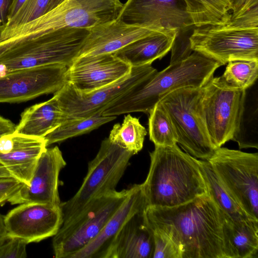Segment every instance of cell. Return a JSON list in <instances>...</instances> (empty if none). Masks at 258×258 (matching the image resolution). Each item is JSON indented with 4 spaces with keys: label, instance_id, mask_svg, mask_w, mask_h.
Returning a JSON list of instances; mask_svg holds the SVG:
<instances>
[{
    "label": "cell",
    "instance_id": "obj_21",
    "mask_svg": "<svg viewBox=\"0 0 258 258\" xmlns=\"http://www.w3.org/2000/svg\"><path fill=\"white\" fill-rule=\"evenodd\" d=\"M178 32L173 29L156 31L132 42L113 54L132 67L151 64L171 49Z\"/></svg>",
    "mask_w": 258,
    "mask_h": 258
},
{
    "label": "cell",
    "instance_id": "obj_11",
    "mask_svg": "<svg viewBox=\"0 0 258 258\" xmlns=\"http://www.w3.org/2000/svg\"><path fill=\"white\" fill-rule=\"evenodd\" d=\"M157 72L151 64L134 67L129 75L110 85L83 93L67 83L53 96L68 117L86 118L101 113L113 101Z\"/></svg>",
    "mask_w": 258,
    "mask_h": 258
},
{
    "label": "cell",
    "instance_id": "obj_38",
    "mask_svg": "<svg viewBox=\"0 0 258 258\" xmlns=\"http://www.w3.org/2000/svg\"><path fill=\"white\" fill-rule=\"evenodd\" d=\"M13 0H0V27L5 26L8 20L9 11Z\"/></svg>",
    "mask_w": 258,
    "mask_h": 258
},
{
    "label": "cell",
    "instance_id": "obj_42",
    "mask_svg": "<svg viewBox=\"0 0 258 258\" xmlns=\"http://www.w3.org/2000/svg\"><path fill=\"white\" fill-rule=\"evenodd\" d=\"M0 176H12L6 168L0 163Z\"/></svg>",
    "mask_w": 258,
    "mask_h": 258
},
{
    "label": "cell",
    "instance_id": "obj_39",
    "mask_svg": "<svg viewBox=\"0 0 258 258\" xmlns=\"http://www.w3.org/2000/svg\"><path fill=\"white\" fill-rule=\"evenodd\" d=\"M25 1V0H13L9 9L7 22L9 21L17 13Z\"/></svg>",
    "mask_w": 258,
    "mask_h": 258
},
{
    "label": "cell",
    "instance_id": "obj_15",
    "mask_svg": "<svg viewBox=\"0 0 258 258\" xmlns=\"http://www.w3.org/2000/svg\"><path fill=\"white\" fill-rule=\"evenodd\" d=\"M66 164L57 146L46 148L38 160L29 184H24L8 202L11 205L32 203L61 206L59 175Z\"/></svg>",
    "mask_w": 258,
    "mask_h": 258
},
{
    "label": "cell",
    "instance_id": "obj_24",
    "mask_svg": "<svg viewBox=\"0 0 258 258\" xmlns=\"http://www.w3.org/2000/svg\"><path fill=\"white\" fill-rule=\"evenodd\" d=\"M225 234L234 258L258 257V221H232L225 216Z\"/></svg>",
    "mask_w": 258,
    "mask_h": 258
},
{
    "label": "cell",
    "instance_id": "obj_27",
    "mask_svg": "<svg viewBox=\"0 0 258 258\" xmlns=\"http://www.w3.org/2000/svg\"><path fill=\"white\" fill-rule=\"evenodd\" d=\"M116 118V116L101 113L86 118H69L46 135L44 139L47 147L69 138L88 133Z\"/></svg>",
    "mask_w": 258,
    "mask_h": 258
},
{
    "label": "cell",
    "instance_id": "obj_31",
    "mask_svg": "<svg viewBox=\"0 0 258 258\" xmlns=\"http://www.w3.org/2000/svg\"><path fill=\"white\" fill-rule=\"evenodd\" d=\"M50 0H25L5 28H13L25 24L43 15L48 12Z\"/></svg>",
    "mask_w": 258,
    "mask_h": 258
},
{
    "label": "cell",
    "instance_id": "obj_4",
    "mask_svg": "<svg viewBox=\"0 0 258 258\" xmlns=\"http://www.w3.org/2000/svg\"><path fill=\"white\" fill-rule=\"evenodd\" d=\"M222 66L194 51L186 58L157 72L109 104L102 112L116 116L130 112L148 113L168 94L184 87H202Z\"/></svg>",
    "mask_w": 258,
    "mask_h": 258
},
{
    "label": "cell",
    "instance_id": "obj_16",
    "mask_svg": "<svg viewBox=\"0 0 258 258\" xmlns=\"http://www.w3.org/2000/svg\"><path fill=\"white\" fill-rule=\"evenodd\" d=\"M132 69L113 53L78 57L68 67L67 81L76 90L87 93L118 82Z\"/></svg>",
    "mask_w": 258,
    "mask_h": 258
},
{
    "label": "cell",
    "instance_id": "obj_40",
    "mask_svg": "<svg viewBox=\"0 0 258 258\" xmlns=\"http://www.w3.org/2000/svg\"><path fill=\"white\" fill-rule=\"evenodd\" d=\"M4 218V216L0 214V244L8 239Z\"/></svg>",
    "mask_w": 258,
    "mask_h": 258
},
{
    "label": "cell",
    "instance_id": "obj_12",
    "mask_svg": "<svg viewBox=\"0 0 258 258\" xmlns=\"http://www.w3.org/2000/svg\"><path fill=\"white\" fill-rule=\"evenodd\" d=\"M68 67L51 64L15 70L0 76V103H20L55 93L67 83Z\"/></svg>",
    "mask_w": 258,
    "mask_h": 258
},
{
    "label": "cell",
    "instance_id": "obj_33",
    "mask_svg": "<svg viewBox=\"0 0 258 258\" xmlns=\"http://www.w3.org/2000/svg\"><path fill=\"white\" fill-rule=\"evenodd\" d=\"M17 238H8L0 244V258H25L27 257L26 245Z\"/></svg>",
    "mask_w": 258,
    "mask_h": 258
},
{
    "label": "cell",
    "instance_id": "obj_9",
    "mask_svg": "<svg viewBox=\"0 0 258 258\" xmlns=\"http://www.w3.org/2000/svg\"><path fill=\"white\" fill-rule=\"evenodd\" d=\"M189 41L193 51L222 66L234 60H258V28H240L227 24L198 27Z\"/></svg>",
    "mask_w": 258,
    "mask_h": 258
},
{
    "label": "cell",
    "instance_id": "obj_41",
    "mask_svg": "<svg viewBox=\"0 0 258 258\" xmlns=\"http://www.w3.org/2000/svg\"><path fill=\"white\" fill-rule=\"evenodd\" d=\"M64 0H50L48 8V12L52 10L60 4H61Z\"/></svg>",
    "mask_w": 258,
    "mask_h": 258
},
{
    "label": "cell",
    "instance_id": "obj_6",
    "mask_svg": "<svg viewBox=\"0 0 258 258\" xmlns=\"http://www.w3.org/2000/svg\"><path fill=\"white\" fill-rule=\"evenodd\" d=\"M202 94V87L182 88L168 94L160 102L171 118L177 144L194 157L207 161L216 148L207 129Z\"/></svg>",
    "mask_w": 258,
    "mask_h": 258
},
{
    "label": "cell",
    "instance_id": "obj_26",
    "mask_svg": "<svg viewBox=\"0 0 258 258\" xmlns=\"http://www.w3.org/2000/svg\"><path fill=\"white\" fill-rule=\"evenodd\" d=\"M198 162L209 195L224 214L234 221L251 219L223 185L210 163L203 160Z\"/></svg>",
    "mask_w": 258,
    "mask_h": 258
},
{
    "label": "cell",
    "instance_id": "obj_36",
    "mask_svg": "<svg viewBox=\"0 0 258 258\" xmlns=\"http://www.w3.org/2000/svg\"><path fill=\"white\" fill-rule=\"evenodd\" d=\"M257 5H258V0H235L231 11L230 20L238 17Z\"/></svg>",
    "mask_w": 258,
    "mask_h": 258
},
{
    "label": "cell",
    "instance_id": "obj_8",
    "mask_svg": "<svg viewBox=\"0 0 258 258\" xmlns=\"http://www.w3.org/2000/svg\"><path fill=\"white\" fill-rule=\"evenodd\" d=\"M247 215L258 221V154L216 148L207 160Z\"/></svg>",
    "mask_w": 258,
    "mask_h": 258
},
{
    "label": "cell",
    "instance_id": "obj_14",
    "mask_svg": "<svg viewBox=\"0 0 258 258\" xmlns=\"http://www.w3.org/2000/svg\"><path fill=\"white\" fill-rule=\"evenodd\" d=\"M8 238H17L27 244L55 235L63 223L61 206L27 203L4 216Z\"/></svg>",
    "mask_w": 258,
    "mask_h": 258
},
{
    "label": "cell",
    "instance_id": "obj_30",
    "mask_svg": "<svg viewBox=\"0 0 258 258\" xmlns=\"http://www.w3.org/2000/svg\"><path fill=\"white\" fill-rule=\"evenodd\" d=\"M218 78L230 87L246 90L257 81L258 60L229 61L223 75Z\"/></svg>",
    "mask_w": 258,
    "mask_h": 258
},
{
    "label": "cell",
    "instance_id": "obj_3",
    "mask_svg": "<svg viewBox=\"0 0 258 258\" xmlns=\"http://www.w3.org/2000/svg\"><path fill=\"white\" fill-rule=\"evenodd\" d=\"M142 183L147 207H173L208 195L198 160L177 145L155 146Z\"/></svg>",
    "mask_w": 258,
    "mask_h": 258
},
{
    "label": "cell",
    "instance_id": "obj_13",
    "mask_svg": "<svg viewBox=\"0 0 258 258\" xmlns=\"http://www.w3.org/2000/svg\"><path fill=\"white\" fill-rule=\"evenodd\" d=\"M117 19L157 31H185L193 25L183 0H127Z\"/></svg>",
    "mask_w": 258,
    "mask_h": 258
},
{
    "label": "cell",
    "instance_id": "obj_29",
    "mask_svg": "<svg viewBox=\"0 0 258 258\" xmlns=\"http://www.w3.org/2000/svg\"><path fill=\"white\" fill-rule=\"evenodd\" d=\"M150 140L155 146H172L177 144L176 134L166 109L157 103L149 113Z\"/></svg>",
    "mask_w": 258,
    "mask_h": 258
},
{
    "label": "cell",
    "instance_id": "obj_23",
    "mask_svg": "<svg viewBox=\"0 0 258 258\" xmlns=\"http://www.w3.org/2000/svg\"><path fill=\"white\" fill-rule=\"evenodd\" d=\"M231 140L239 148H258L257 81L246 89L236 131Z\"/></svg>",
    "mask_w": 258,
    "mask_h": 258
},
{
    "label": "cell",
    "instance_id": "obj_22",
    "mask_svg": "<svg viewBox=\"0 0 258 258\" xmlns=\"http://www.w3.org/2000/svg\"><path fill=\"white\" fill-rule=\"evenodd\" d=\"M68 118L53 96L48 100L25 109L14 133L44 138Z\"/></svg>",
    "mask_w": 258,
    "mask_h": 258
},
{
    "label": "cell",
    "instance_id": "obj_28",
    "mask_svg": "<svg viewBox=\"0 0 258 258\" xmlns=\"http://www.w3.org/2000/svg\"><path fill=\"white\" fill-rule=\"evenodd\" d=\"M147 134L139 119L128 114L121 124L114 125L108 138L134 155L142 149Z\"/></svg>",
    "mask_w": 258,
    "mask_h": 258
},
{
    "label": "cell",
    "instance_id": "obj_25",
    "mask_svg": "<svg viewBox=\"0 0 258 258\" xmlns=\"http://www.w3.org/2000/svg\"><path fill=\"white\" fill-rule=\"evenodd\" d=\"M197 28L228 23L235 0H183Z\"/></svg>",
    "mask_w": 258,
    "mask_h": 258
},
{
    "label": "cell",
    "instance_id": "obj_20",
    "mask_svg": "<svg viewBox=\"0 0 258 258\" xmlns=\"http://www.w3.org/2000/svg\"><path fill=\"white\" fill-rule=\"evenodd\" d=\"M13 147L7 154H0V163L11 175L29 185L38 160L47 146L44 138L13 133Z\"/></svg>",
    "mask_w": 258,
    "mask_h": 258
},
{
    "label": "cell",
    "instance_id": "obj_10",
    "mask_svg": "<svg viewBox=\"0 0 258 258\" xmlns=\"http://www.w3.org/2000/svg\"><path fill=\"white\" fill-rule=\"evenodd\" d=\"M202 108L211 141L216 148L231 140L237 127L245 90L230 87L213 77L202 87Z\"/></svg>",
    "mask_w": 258,
    "mask_h": 258
},
{
    "label": "cell",
    "instance_id": "obj_5",
    "mask_svg": "<svg viewBox=\"0 0 258 258\" xmlns=\"http://www.w3.org/2000/svg\"><path fill=\"white\" fill-rule=\"evenodd\" d=\"M133 154L108 138L101 143L76 194L61 203L63 223L78 215L92 200L114 191Z\"/></svg>",
    "mask_w": 258,
    "mask_h": 258
},
{
    "label": "cell",
    "instance_id": "obj_17",
    "mask_svg": "<svg viewBox=\"0 0 258 258\" xmlns=\"http://www.w3.org/2000/svg\"><path fill=\"white\" fill-rule=\"evenodd\" d=\"M88 31L77 57L114 53L132 42L157 31L130 25L117 19Z\"/></svg>",
    "mask_w": 258,
    "mask_h": 258
},
{
    "label": "cell",
    "instance_id": "obj_35",
    "mask_svg": "<svg viewBox=\"0 0 258 258\" xmlns=\"http://www.w3.org/2000/svg\"><path fill=\"white\" fill-rule=\"evenodd\" d=\"M227 24L240 28H258V5L252 7L238 17L230 20Z\"/></svg>",
    "mask_w": 258,
    "mask_h": 258
},
{
    "label": "cell",
    "instance_id": "obj_32",
    "mask_svg": "<svg viewBox=\"0 0 258 258\" xmlns=\"http://www.w3.org/2000/svg\"><path fill=\"white\" fill-rule=\"evenodd\" d=\"M149 227L154 238L152 258H182L180 248L169 234L157 228Z\"/></svg>",
    "mask_w": 258,
    "mask_h": 258
},
{
    "label": "cell",
    "instance_id": "obj_37",
    "mask_svg": "<svg viewBox=\"0 0 258 258\" xmlns=\"http://www.w3.org/2000/svg\"><path fill=\"white\" fill-rule=\"evenodd\" d=\"M16 125L10 119L0 114V138L15 132Z\"/></svg>",
    "mask_w": 258,
    "mask_h": 258
},
{
    "label": "cell",
    "instance_id": "obj_1",
    "mask_svg": "<svg viewBox=\"0 0 258 258\" xmlns=\"http://www.w3.org/2000/svg\"><path fill=\"white\" fill-rule=\"evenodd\" d=\"M143 216L150 227L172 238L182 258H232L225 214L209 194L173 207L147 206Z\"/></svg>",
    "mask_w": 258,
    "mask_h": 258
},
{
    "label": "cell",
    "instance_id": "obj_34",
    "mask_svg": "<svg viewBox=\"0 0 258 258\" xmlns=\"http://www.w3.org/2000/svg\"><path fill=\"white\" fill-rule=\"evenodd\" d=\"M24 184L13 176H0V206L8 202Z\"/></svg>",
    "mask_w": 258,
    "mask_h": 258
},
{
    "label": "cell",
    "instance_id": "obj_2",
    "mask_svg": "<svg viewBox=\"0 0 258 258\" xmlns=\"http://www.w3.org/2000/svg\"><path fill=\"white\" fill-rule=\"evenodd\" d=\"M88 30L48 29L40 17L13 28L0 27V76L15 70L51 64L69 67Z\"/></svg>",
    "mask_w": 258,
    "mask_h": 258
},
{
    "label": "cell",
    "instance_id": "obj_18",
    "mask_svg": "<svg viewBox=\"0 0 258 258\" xmlns=\"http://www.w3.org/2000/svg\"><path fill=\"white\" fill-rule=\"evenodd\" d=\"M146 207L142 184H136L131 186L125 199L98 235L71 258H101L123 226Z\"/></svg>",
    "mask_w": 258,
    "mask_h": 258
},
{
    "label": "cell",
    "instance_id": "obj_19",
    "mask_svg": "<svg viewBox=\"0 0 258 258\" xmlns=\"http://www.w3.org/2000/svg\"><path fill=\"white\" fill-rule=\"evenodd\" d=\"M144 210L127 221L101 258H152L153 235L144 219Z\"/></svg>",
    "mask_w": 258,
    "mask_h": 258
},
{
    "label": "cell",
    "instance_id": "obj_7",
    "mask_svg": "<svg viewBox=\"0 0 258 258\" xmlns=\"http://www.w3.org/2000/svg\"><path fill=\"white\" fill-rule=\"evenodd\" d=\"M129 188L104 194L89 203L78 215L64 223L53 236L56 258H71L100 232L121 205Z\"/></svg>",
    "mask_w": 258,
    "mask_h": 258
}]
</instances>
